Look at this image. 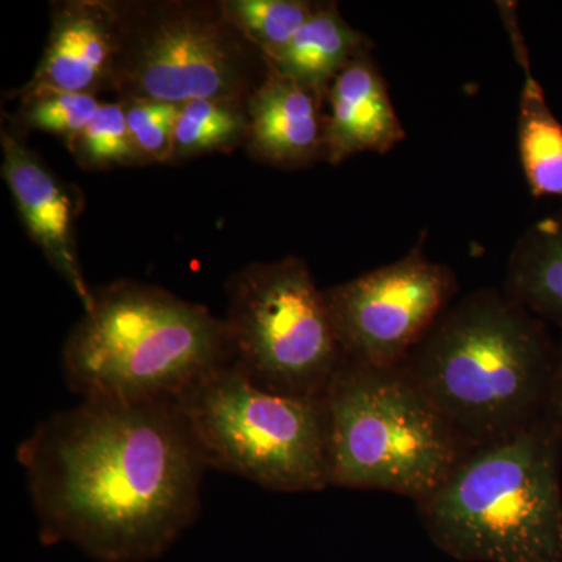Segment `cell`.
Returning <instances> with one entry per match:
<instances>
[{
  "mask_svg": "<svg viewBox=\"0 0 562 562\" xmlns=\"http://www.w3.org/2000/svg\"><path fill=\"white\" fill-rule=\"evenodd\" d=\"M41 542L99 562L161 557L194 522L206 471L173 401H81L18 446Z\"/></svg>",
  "mask_w": 562,
  "mask_h": 562,
  "instance_id": "obj_1",
  "label": "cell"
},
{
  "mask_svg": "<svg viewBox=\"0 0 562 562\" xmlns=\"http://www.w3.org/2000/svg\"><path fill=\"white\" fill-rule=\"evenodd\" d=\"M558 344L505 290L453 302L398 366L469 450L546 414Z\"/></svg>",
  "mask_w": 562,
  "mask_h": 562,
  "instance_id": "obj_2",
  "label": "cell"
},
{
  "mask_svg": "<svg viewBox=\"0 0 562 562\" xmlns=\"http://www.w3.org/2000/svg\"><path fill=\"white\" fill-rule=\"evenodd\" d=\"M231 364L224 319L133 280L94 290L63 347L66 383L81 401H176Z\"/></svg>",
  "mask_w": 562,
  "mask_h": 562,
  "instance_id": "obj_3",
  "label": "cell"
},
{
  "mask_svg": "<svg viewBox=\"0 0 562 562\" xmlns=\"http://www.w3.org/2000/svg\"><path fill=\"white\" fill-rule=\"evenodd\" d=\"M562 432L547 414L473 449L416 503L436 547L468 562H562Z\"/></svg>",
  "mask_w": 562,
  "mask_h": 562,
  "instance_id": "obj_4",
  "label": "cell"
},
{
  "mask_svg": "<svg viewBox=\"0 0 562 562\" xmlns=\"http://www.w3.org/2000/svg\"><path fill=\"white\" fill-rule=\"evenodd\" d=\"M324 408L331 486L417 502L471 452L398 368L344 360Z\"/></svg>",
  "mask_w": 562,
  "mask_h": 562,
  "instance_id": "obj_5",
  "label": "cell"
},
{
  "mask_svg": "<svg viewBox=\"0 0 562 562\" xmlns=\"http://www.w3.org/2000/svg\"><path fill=\"white\" fill-rule=\"evenodd\" d=\"M173 402L206 469L286 494L331 486L324 398L262 391L231 364Z\"/></svg>",
  "mask_w": 562,
  "mask_h": 562,
  "instance_id": "obj_6",
  "label": "cell"
},
{
  "mask_svg": "<svg viewBox=\"0 0 562 562\" xmlns=\"http://www.w3.org/2000/svg\"><path fill=\"white\" fill-rule=\"evenodd\" d=\"M117 11V101L183 105L195 99L247 101L269 66L228 21L222 2H114Z\"/></svg>",
  "mask_w": 562,
  "mask_h": 562,
  "instance_id": "obj_7",
  "label": "cell"
},
{
  "mask_svg": "<svg viewBox=\"0 0 562 562\" xmlns=\"http://www.w3.org/2000/svg\"><path fill=\"white\" fill-rule=\"evenodd\" d=\"M232 366L262 391L324 398L346 358L327 295L297 257L251 262L227 283Z\"/></svg>",
  "mask_w": 562,
  "mask_h": 562,
  "instance_id": "obj_8",
  "label": "cell"
},
{
  "mask_svg": "<svg viewBox=\"0 0 562 562\" xmlns=\"http://www.w3.org/2000/svg\"><path fill=\"white\" fill-rule=\"evenodd\" d=\"M424 238L402 260L325 290L346 360L398 368L454 302L457 279L425 255Z\"/></svg>",
  "mask_w": 562,
  "mask_h": 562,
  "instance_id": "obj_9",
  "label": "cell"
},
{
  "mask_svg": "<svg viewBox=\"0 0 562 562\" xmlns=\"http://www.w3.org/2000/svg\"><path fill=\"white\" fill-rule=\"evenodd\" d=\"M120 31L114 2L66 0L52 7L49 40L21 99L44 92L113 91Z\"/></svg>",
  "mask_w": 562,
  "mask_h": 562,
  "instance_id": "obj_10",
  "label": "cell"
},
{
  "mask_svg": "<svg viewBox=\"0 0 562 562\" xmlns=\"http://www.w3.org/2000/svg\"><path fill=\"white\" fill-rule=\"evenodd\" d=\"M2 176L10 188L22 222L33 241L38 244L74 294L83 312L90 308L94 291L90 290L76 247V203L68 188L41 161L38 155L11 127H3Z\"/></svg>",
  "mask_w": 562,
  "mask_h": 562,
  "instance_id": "obj_11",
  "label": "cell"
},
{
  "mask_svg": "<svg viewBox=\"0 0 562 562\" xmlns=\"http://www.w3.org/2000/svg\"><path fill=\"white\" fill-rule=\"evenodd\" d=\"M325 160L339 165L353 155L386 154L405 139L386 80L362 50L341 70L324 105Z\"/></svg>",
  "mask_w": 562,
  "mask_h": 562,
  "instance_id": "obj_12",
  "label": "cell"
},
{
  "mask_svg": "<svg viewBox=\"0 0 562 562\" xmlns=\"http://www.w3.org/2000/svg\"><path fill=\"white\" fill-rule=\"evenodd\" d=\"M247 116L246 147L258 160L284 169L325 160L324 102L271 66L247 99Z\"/></svg>",
  "mask_w": 562,
  "mask_h": 562,
  "instance_id": "obj_13",
  "label": "cell"
},
{
  "mask_svg": "<svg viewBox=\"0 0 562 562\" xmlns=\"http://www.w3.org/2000/svg\"><path fill=\"white\" fill-rule=\"evenodd\" d=\"M371 43L344 20L336 2H317L294 38L266 61L281 76L308 88L324 102L333 81Z\"/></svg>",
  "mask_w": 562,
  "mask_h": 562,
  "instance_id": "obj_14",
  "label": "cell"
},
{
  "mask_svg": "<svg viewBox=\"0 0 562 562\" xmlns=\"http://www.w3.org/2000/svg\"><path fill=\"white\" fill-rule=\"evenodd\" d=\"M512 35L514 54L524 68L519 102V157L525 180L535 198L562 199V124L547 103L539 81L531 72L528 50L517 25L513 3H498Z\"/></svg>",
  "mask_w": 562,
  "mask_h": 562,
  "instance_id": "obj_15",
  "label": "cell"
},
{
  "mask_svg": "<svg viewBox=\"0 0 562 562\" xmlns=\"http://www.w3.org/2000/svg\"><path fill=\"white\" fill-rule=\"evenodd\" d=\"M503 290L562 330V211L524 232L509 255Z\"/></svg>",
  "mask_w": 562,
  "mask_h": 562,
  "instance_id": "obj_16",
  "label": "cell"
},
{
  "mask_svg": "<svg viewBox=\"0 0 562 562\" xmlns=\"http://www.w3.org/2000/svg\"><path fill=\"white\" fill-rule=\"evenodd\" d=\"M247 101L195 99L180 105L173 135L172 161L246 146Z\"/></svg>",
  "mask_w": 562,
  "mask_h": 562,
  "instance_id": "obj_17",
  "label": "cell"
},
{
  "mask_svg": "<svg viewBox=\"0 0 562 562\" xmlns=\"http://www.w3.org/2000/svg\"><path fill=\"white\" fill-rule=\"evenodd\" d=\"M228 21L261 52L283 49L312 16L317 2L308 0H221Z\"/></svg>",
  "mask_w": 562,
  "mask_h": 562,
  "instance_id": "obj_18",
  "label": "cell"
},
{
  "mask_svg": "<svg viewBox=\"0 0 562 562\" xmlns=\"http://www.w3.org/2000/svg\"><path fill=\"white\" fill-rule=\"evenodd\" d=\"M70 154L88 171L139 166L125 120L124 103H102Z\"/></svg>",
  "mask_w": 562,
  "mask_h": 562,
  "instance_id": "obj_19",
  "label": "cell"
},
{
  "mask_svg": "<svg viewBox=\"0 0 562 562\" xmlns=\"http://www.w3.org/2000/svg\"><path fill=\"white\" fill-rule=\"evenodd\" d=\"M101 105L98 95L44 92L21 99L20 121L25 128L58 136L70 151Z\"/></svg>",
  "mask_w": 562,
  "mask_h": 562,
  "instance_id": "obj_20",
  "label": "cell"
},
{
  "mask_svg": "<svg viewBox=\"0 0 562 562\" xmlns=\"http://www.w3.org/2000/svg\"><path fill=\"white\" fill-rule=\"evenodd\" d=\"M122 103L140 165L172 161L180 105L147 99H132Z\"/></svg>",
  "mask_w": 562,
  "mask_h": 562,
  "instance_id": "obj_21",
  "label": "cell"
},
{
  "mask_svg": "<svg viewBox=\"0 0 562 562\" xmlns=\"http://www.w3.org/2000/svg\"><path fill=\"white\" fill-rule=\"evenodd\" d=\"M546 414L557 425L558 430L562 432V338L558 342L557 360H554Z\"/></svg>",
  "mask_w": 562,
  "mask_h": 562,
  "instance_id": "obj_22",
  "label": "cell"
}]
</instances>
